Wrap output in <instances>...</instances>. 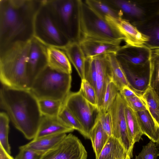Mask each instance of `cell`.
<instances>
[{"label": "cell", "instance_id": "6da1fadb", "mask_svg": "<svg viewBox=\"0 0 159 159\" xmlns=\"http://www.w3.org/2000/svg\"><path fill=\"white\" fill-rule=\"evenodd\" d=\"M43 0H0V50L34 37L36 15Z\"/></svg>", "mask_w": 159, "mask_h": 159}, {"label": "cell", "instance_id": "7a4b0ae2", "mask_svg": "<svg viewBox=\"0 0 159 159\" xmlns=\"http://www.w3.org/2000/svg\"><path fill=\"white\" fill-rule=\"evenodd\" d=\"M0 106L15 127L27 139H34L42 115L38 99L30 89L9 87L2 85Z\"/></svg>", "mask_w": 159, "mask_h": 159}, {"label": "cell", "instance_id": "3957f363", "mask_svg": "<svg viewBox=\"0 0 159 159\" xmlns=\"http://www.w3.org/2000/svg\"><path fill=\"white\" fill-rule=\"evenodd\" d=\"M76 33L78 42L93 39L120 44L124 40L121 35L106 20L85 1H76Z\"/></svg>", "mask_w": 159, "mask_h": 159}, {"label": "cell", "instance_id": "277c9868", "mask_svg": "<svg viewBox=\"0 0 159 159\" xmlns=\"http://www.w3.org/2000/svg\"><path fill=\"white\" fill-rule=\"evenodd\" d=\"M30 41L17 42L0 50V80L2 85L30 89L26 66Z\"/></svg>", "mask_w": 159, "mask_h": 159}, {"label": "cell", "instance_id": "5b68a950", "mask_svg": "<svg viewBox=\"0 0 159 159\" xmlns=\"http://www.w3.org/2000/svg\"><path fill=\"white\" fill-rule=\"evenodd\" d=\"M71 74L58 71L48 66L37 76L30 89L39 99L64 101L71 86Z\"/></svg>", "mask_w": 159, "mask_h": 159}, {"label": "cell", "instance_id": "8992f818", "mask_svg": "<svg viewBox=\"0 0 159 159\" xmlns=\"http://www.w3.org/2000/svg\"><path fill=\"white\" fill-rule=\"evenodd\" d=\"M34 37L47 47L62 49L70 40L54 22L43 0L34 20Z\"/></svg>", "mask_w": 159, "mask_h": 159}, {"label": "cell", "instance_id": "52a82bcc", "mask_svg": "<svg viewBox=\"0 0 159 159\" xmlns=\"http://www.w3.org/2000/svg\"><path fill=\"white\" fill-rule=\"evenodd\" d=\"M132 24L143 21L159 13V0H106Z\"/></svg>", "mask_w": 159, "mask_h": 159}, {"label": "cell", "instance_id": "ba28073f", "mask_svg": "<svg viewBox=\"0 0 159 159\" xmlns=\"http://www.w3.org/2000/svg\"><path fill=\"white\" fill-rule=\"evenodd\" d=\"M63 104L82 125L85 138L89 139L90 133L95 123L98 113L97 107L89 102L79 91L70 92Z\"/></svg>", "mask_w": 159, "mask_h": 159}, {"label": "cell", "instance_id": "9c48e42d", "mask_svg": "<svg viewBox=\"0 0 159 159\" xmlns=\"http://www.w3.org/2000/svg\"><path fill=\"white\" fill-rule=\"evenodd\" d=\"M52 20L60 31L70 40L72 37L73 19L76 1L43 0Z\"/></svg>", "mask_w": 159, "mask_h": 159}, {"label": "cell", "instance_id": "30bf717a", "mask_svg": "<svg viewBox=\"0 0 159 159\" xmlns=\"http://www.w3.org/2000/svg\"><path fill=\"white\" fill-rule=\"evenodd\" d=\"M126 102L119 92L108 111L111 119L112 135L117 139L124 148L126 153L133 157L134 144L132 141L128 130L125 115Z\"/></svg>", "mask_w": 159, "mask_h": 159}, {"label": "cell", "instance_id": "8fae6325", "mask_svg": "<svg viewBox=\"0 0 159 159\" xmlns=\"http://www.w3.org/2000/svg\"><path fill=\"white\" fill-rule=\"evenodd\" d=\"M87 152L77 137L69 134L39 159H87Z\"/></svg>", "mask_w": 159, "mask_h": 159}, {"label": "cell", "instance_id": "7c38bea8", "mask_svg": "<svg viewBox=\"0 0 159 159\" xmlns=\"http://www.w3.org/2000/svg\"><path fill=\"white\" fill-rule=\"evenodd\" d=\"M47 47L34 37L30 41L26 66L30 89L37 76L48 66Z\"/></svg>", "mask_w": 159, "mask_h": 159}, {"label": "cell", "instance_id": "4fadbf2b", "mask_svg": "<svg viewBox=\"0 0 159 159\" xmlns=\"http://www.w3.org/2000/svg\"><path fill=\"white\" fill-rule=\"evenodd\" d=\"M108 54L93 57L96 69V92L97 107L101 108L108 83L112 79V73Z\"/></svg>", "mask_w": 159, "mask_h": 159}, {"label": "cell", "instance_id": "5bb4252c", "mask_svg": "<svg viewBox=\"0 0 159 159\" xmlns=\"http://www.w3.org/2000/svg\"><path fill=\"white\" fill-rule=\"evenodd\" d=\"M105 19L124 38L126 45L143 47L149 40L129 21L122 17L115 18L106 16Z\"/></svg>", "mask_w": 159, "mask_h": 159}, {"label": "cell", "instance_id": "9a60e30c", "mask_svg": "<svg viewBox=\"0 0 159 159\" xmlns=\"http://www.w3.org/2000/svg\"><path fill=\"white\" fill-rule=\"evenodd\" d=\"M119 62L131 86L138 94L142 95L149 87L150 65L134 66Z\"/></svg>", "mask_w": 159, "mask_h": 159}, {"label": "cell", "instance_id": "2e32d148", "mask_svg": "<svg viewBox=\"0 0 159 159\" xmlns=\"http://www.w3.org/2000/svg\"><path fill=\"white\" fill-rule=\"evenodd\" d=\"M151 50L145 46L134 47L125 45L122 46L116 54L118 60L134 66L145 64L150 61Z\"/></svg>", "mask_w": 159, "mask_h": 159}, {"label": "cell", "instance_id": "e0dca14e", "mask_svg": "<svg viewBox=\"0 0 159 159\" xmlns=\"http://www.w3.org/2000/svg\"><path fill=\"white\" fill-rule=\"evenodd\" d=\"M78 42L86 58L109 54H116L122 47L120 44L96 40L85 39Z\"/></svg>", "mask_w": 159, "mask_h": 159}, {"label": "cell", "instance_id": "ac0fdd59", "mask_svg": "<svg viewBox=\"0 0 159 159\" xmlns=\"http://www.w3.org/2000/svg\"><path fill=\"white\" fill-rule=\"evenodd\" d=\"M132 24L148 37L144 46L151 50L159 49V13L143 21Z\"/></svg>", "mask_w": 159, "mask_h": 159}, {"label": "cell", "instance_id": "d6986e66", "mask_svg": "<svg viewBox=\"0 0 159 159\" xmlns=\"http://www.w3.org/2000/svg\"><path fill=\"white\" fill-rule=\"evenodd\" d=\"M58 116H43L36 134L34 139L59 134H66L74 130Z\"/></svg>", "mask_w": 159, "mask_h": 159}, {"label": "cell", "instance_id": "ffe728a7", "mask_svg": "<svg viewBox=\"0 0 159 159\" xmlns=\"http://www.w3.org/2000/svg\"><path fill=\"white\" fill-rule=\"evenodd\" d=\"M61 49L65 52L81 80L85 79L86 57L79 43L75 39L70 40Z\"/></svg>", "mask_w": 159, "mask_h": 159}, {"label": "cell", "instance_id": "44dd1931", "mask_svg": "<svg viewBox=\"0 0 159 159\" xmlns=\"http://www.w3.org/2000/svg\"><path fill=\"white\" fill-rule=\"evenodd\" d=\"M48 66L59 71L71 74V63L65 52L62 49L47 47Z\"/></svg>", "mask_w": 159, "mask_h": 159}, {"label": "cell", "instance_id": "7402d4cb", "mask_svg": "<svg viewBox=\"0 0 159 159\" xmlns=\"http://www.w3.org/2000/svg\"><path fill=\"white\" fill-rule=\"evenodd\" d=\"M143 134L156 143L159 142V125L148 110L135 112Z\"/></svg>", "mask_w": 159, "mask_h": 159}, {"label": "cell", "instance_id": "603a6c76", "mask_svg": "<svg viewBox=\"0 0 159 159\" xmlns=\"http://www.w3.org/2000/svg\"><path fill=\"white\" fill-rule=\"evenodd\" d=\"M66 135L65 133L59 134L34 139L19 148L30 149L43 154L59 143Z\"/></svg>", "mask_w": 159, "mask_h": 159}, {"label": "cell", "instance_id": "cb8c5ba5", "mask_svg": "<svg viewBox=\"0 0 159 159\" xmlns=\"http://www.w3.org/2000/svg\"><path fill=\"white\" fill-rule=\"evenodd\" d=\"M127 154L120 141L110 137L98 159H123Z\"/></svg>", "mask_w": 159, "mask_h": 159}, {"label": "cell", "instance_id": "d4e9b609", "mask_svg": "<svg viewBox=\"0 0 159 159\" xmlns=\"http://www.w3.org/2000/svg\"><path fill=\"white\" fill-rule=\"evenodd\" d=\"M109 137L103 129L97 116V120L91 130L89 138L95 153L96 159H98Z\"/></svg>", "mask_w": 159, "mask_h": 159}, {"label": "cell", "instance_id": "484cf974", "mask_svg": "<svg viewBox=\"0 0 159 159\" xmlns=\"http://www.w3.org/2000/svg\"><path fill=\"white\" fill-rule=\"evenodd\" d=\"M108 56L111 69L112 80L119 89L123 86H127L137 94L141 95L134 90L129 84L121 65L116 57V54H109Z\"/></svg>", "mask_w": 159, "mask_h": 159}, {"label": "cell", "instance_id": "4316f807", "mask_svg": "<svg viewBox=\"0 0 159 159\" xmlns=\"http://www.w3.org/2000/svg\"><path fill=\"white\" fill-rule=\"evenodd\" d=\"M125 115L128 132L133 143L139 142L143 134L139 126L135 112L126 103Z\"/></svg>", "mask_w": 159, "mask_h": 159}, {"label": "cell", "instance_id": "83f0119b", "mask_svg": "<svg viewBox=\"0 0 159 159\" xmlns=\"http://www.w3.org/2000/svg\"><path fill=\"white\" fill-rule=\"evenodd\" d=\"M149 87L159 97V49L151 50Z\"/></svg>", "mask_w": 159, "mask_h": 159}, {"label": "cell", "instance_id": "f1b7e54d", "mask_svg": "<svg viewBox=\"0 0 159 159\" xmlns=\"http://www.w3.org/2000/svg\"><path fill=\"white\" fill-rule=\"evenodd\" d=\"M142 97L150 114L159 125V97L149 87L143 93Z\"/></svg>", "mask_w": 159, "mask_h": 159}, {"label": "cell", "instance_id": "f546056e", "mask_svg": "<svg viewBox=\"0 0 159 159\" xmlns=\"http://www.w3.org/2000/svg\"><path fill=\"white\" fill-rule=\"evenodd\" d=\"M85 1L105 17L106 16H109L115 18H122L120 12L108 3L106 0H87Z\"/></svg>", "mask_w": 159, "mask_h": 159}, {"label": "cell", "instance_id": "4dcf8cb0", "mask_svg": "<svg viewBox=\"0 0 159 159\" xmlns=\"http://www.w3.org/2000/svg\"><path fill=\"white\" fill-rule=\"evenodd\" d=\"M63 102L50 99H38L39 106L42 116H57L63 105Z\"/></svg>", "mask_w": 159, "mask_h": 159}, {"label": "cell", "instance_id": "1f68e13d", "mask_svg": "<svg viewBox=\"0 0 159 159\" xmlns=\"http://www.w3.org/2000/svg\"><path fill=\"white\" fill-rule=\"evenodd\" d=\"M10 119L4 111L0 113V146L9 154H11V148L8 141Z\"/></svg>", "mask_w": 159, "mask_h": 159}, {"label": "cell", "instance_id": "d6a6232c", "mask_svg": "<svg viewBox=\"0 0 159 159\" xmlns=\"http://www.w3.org/2000/svg\"><path fill=\"white\" fill-rule=\"evenodd\" d=\"M57 116L65 124L79 131L85 138V134L82 125L64 104Z\"/></svg>", "mask_w": 159, "mask_h": 159}, {"label": "cell", "instance_id": "836d02e7", "mask_svg": "<svg viewBox=\"0 0 159 159\" xmlns=\"http://www.w3.org/2000/svg\"><path fill=\"white\" fill-rule=\"evenodd\" d=\"M119 90V89L112 80L108 83L101 110L105 112L108 111L114 103Z\"/></svg>", "mask_w": 159, "mask_h": 159}, {"label": "cell", "instance_id": "e575fe53", "mask_svg": "<svg viewBox=\"0 0 159 159\" xmlns=\"http://www.w3.org/2000/svg\"><path fill=\"white\" fill-rule=\"evenodd\" d=\"M81 80L80 92L89 102L97 107L96 94L95 89L85 79Z\"/></svg>", "mask_w": 159, "mask_h": 159}, {"label": "cell", "instance_id": "d590c367", "mask_svg": "<svg viewBox=\"0 0 159 159\" xmlns=\"http://www.w3.org/2000/svg\"><path fill=\"white\" fill-rule=\"evenodd\" d=\"M157 148L155 143L150 141L147 145L143 146L142 151L136 159H157L159 156V151Z\"/></svg>", "mask_w": 159, "mask_h": 159}, {"label": "cell", "instance_id": "8d00e7d4", "mask_svg": "<svg viewBox=\"0 0 159 159\" xmlns=\"http://www.w3.org/2000/svg\"><path fill=\"white\" fill-rule=\"evenodd\" d=\"M124 98L127 105L135 112L148 110L146 103L143 99L142 96L136 95Z\"/></svg>", "mask_w": 159, "mask_h": 159}, {"label": "cell", "instance_id": "74e56055", "mask_svg": "<svg viewBox=\"0 0 159 159\" xmlns=\"http://www.w3.org/2000/svg\"><path fill=\"white\" fill-rule=\"evenodd\" d=\"M98 117L102 128L109 137L112 135V123L109 111L105 112L102 110L98 111Z\"/></svg>", "mask_w": 159, "mask_h": 159}, {"label": "cell", "instance_id": "f35d334b", "mask_svg": "<svg viewBox=\"0 0 159 159\" xmlns=\"http://www.w3.org/2000/svg\"><path fill=\"white\" fill-rule=\"evenodd\" d=\"M43 154L33 150L19 148V152L15 159H39Z\"/></svg>", "mask_w": 159, "mask_h": 159}, {"label": "cell", "instance_id": "ab89813d", "mask_svg": "<svg viewBox=\"0 0 159 159\" xmlns=\"http://www.w3.org/2000/svg\"><path fill=\"white\" fill-rule=\"evenodd\" d=\"M119 93L124 98H129L136 95L142 96L137 94L132 89L127 86H124L120 90Z\"/></svg>", "mask_w": 159, "mask_h": 159}, {"label": "cell", "instance_id": "60d3db41", "mask_svg": "<svg viewBox=\"0 0 159 159\" xmlns=\"http://www.w3.org/2000/svg\"><path fill=\"white\" fill-rule=\"evenodd\" d=\"M0 159H14L4 148L0 146Z\"/></svg>", "mask_w": 159, "mask_h": 159}, {"label": "cell", "instance_id": "b9f144b4", "mask_svg": "<svg viewBox=\"0 0 159 159\" xmlns=\"http://www.w3.org/2000/svg\"><path fill=\"white\" fill-rule=\"evenodd\" d=\"M130 157L128 154H127L126 157L123 159H131Z\"/></svg>", "mask_w": 159, "mask_h": 159}, {"label": "cell", "instance_id": "7bdbcfd3", "mask_svg": "<svg viewBox=\"0 0 159 159\" xmlns=\"http://www.w3.org/2000/svg\"><path fill=\"white\" fill-rule=\"evenodd\" d=\"M157 148L159 150V142L156 143Z\"/></svg>", "mask_w": 159, "mask_h": 159}]
</instances>
